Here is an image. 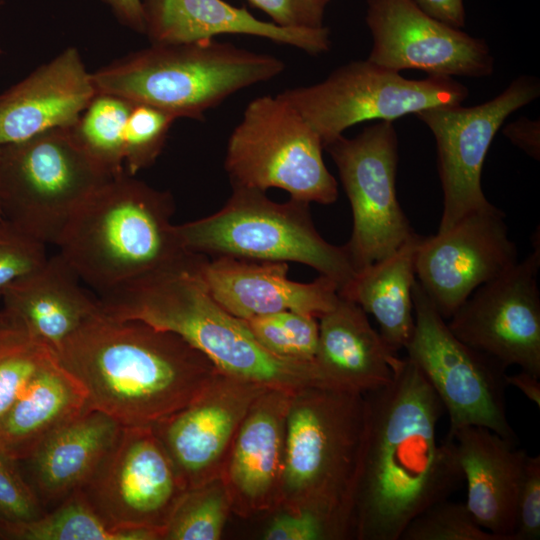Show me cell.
<instances>
[{
  "mask_svg": "<svg viewBox=\"0 0 540 540\" xmlns=\"http://www.w3.org/2000/svg\"><path fill=\"white\" fill-rule=\"evenodd\" d=\"M367 431L356 487L358 540H399L409 522L463 480L454 439L437 437L444 407L407 356L392 381L365 394Z\"/></svg>",
  "mask_w": 540,
  "mask_h": 540,
  "instance_id": "obj_1",
  "label": "cell"
},
{
  "mask_svg": "<svg viewBox=\"0 0 540 540\" xmlns=\"http://www.w3.org/2000/svg\"><path fill=\"white\" fill-rule=\"evenodd\" d=\"M87 391V410L154 426L196 399L219 370L175 333L102 311L54 350Z\"/></svg>",
  "mask_w": 540,
  "mask_h": 540,
  "instance_id": "obj_2",
  "label": "cell"
},
{
  "mask_svg": "<svg viewBox=\"0 0 540 540\" xmlns=\"http://www.w3.org/2000/svg\"><path fill=\"white\" fill-rule=\"evenodd\" d=\"M205 256L143 276L100 294L102 312L138 320L175 333L227 375L294 394L329 385L315 363L290 361L264 349L244 320L225 310L210 294L201 274Z\"/></svg>",
  "mask_w": 540,
  "mask_h": 540,
  "instance_id": "obj_3",
  "label": "cell"
},
{
  "mask_svg": "<svg viewBox=\"0 0 540 540\" xmlns=\"http://www.w3.org/2000/svg\"><path fill=\"white\" fill-rule=\"evenodd\" d=\"M174 201L129 174L103 183L74 212L56 246L99 295L190 258L171 221Z\"/></svg>",
  "mask_w": 540,
  "mask_h": 540,
  "instance_id": "obj_4",
  "label": "cell"
},
{
  "mask_svg": "<svg viewBox=\"0 0 540 540\" xmlns=\"http://www.w3.org/2000/svg\"><path fill=\"white\" fill-rule=\"evenodd\" d=\"M364 394L313 385L292 394L280 509H307L354 538L353 510L367 431Z\"/></svg>",
  "mask_w": 540,
  "mask_h": 540,
  "instance_id": "obj_5",
  "label": "cell"
},
{
  "mask_svg": "<svg viewBox=\"0 0 540 540\" xmlns=\"http://www.w3.org/2000/svg\"><path fill=\"white\" fill-rule=\"evenodd\" d=\"M277 57L215 39L151 44L91 73L96 93L201 120L231 95L280 75Z\"/></svg>",
  "mask_w": 540,
  "mask_h": 540,
  "instance_id": "obj_6",
  "label": "cell"
},
{
  "mask_svg": "<svg viewBox=\"0 0 540 540\" xmlns=\"http://www.w3.org/2000/svg\"><path fill=\"white\" fill-rule=\"evenodd\" d=\"M176 229L188 252L209 258L296 262L334 280L339 289L356 273L345 246L319 234L309 203L291 198L278 203L257 189L232 187L220 210Z\"/></svg>",
  "mask_w": 540,
  "mask_h": 540,
  "instance_id": "obj_7",
  "label": "cell"
},
{
  "mask_svg": "<svg viewBox=\"0 0 540 540\" xmlns=\"http://www.w3.org/2000/svg\"><path fill=\"white\" fill-rule=\"evenodd\" d=\"M111 178L81 148L71 127L2 145L0 215L56 245L74 212Z\"/></svg>",
  "mask_w": 540,
  "mask_h": 540,
  "instance_id": "obj_8",
  "label": "cell"
},
{
  "mask_svg": "<svg viewBox=\"0 0 540 540\" xmlns=\"http://www.w3.org/2000/svg\"><path fill=\"white\" fill-rule=\"evenodd\" d=\"M323 149L319 135L294 107L278 95H265L247 105L232 131L224 168L232 187L278 188L291 199L329 205L338 198V184Z\"/></svg>",
  "mask_w": 540,
  "mask_h": 540,
  "instance_id": "obj_9",
  "label": "cell"
},
{
  "mask_svg": "<svg viewBox=\"0 0 540 540\" xmlns=\"http://www.w3.org/2000/svg\"><path fill=\"white\" fill-rule=\"evenodd\" d=\"M469 91L453 77L407 79L368 59L349 62L309 86L277 95L294 107L323 146L365 121H390L440 105L462 104Z\"/></svg>",
  "mask_w": 540,
  "mask_h": 540,
  "instance_id": "obj_10",
  "label": "cell"
},
{
  "mask_svg": "<svg viewBox=\"0 0 540 540\" xmlns=\"http://www.w3.org/2000/svg\"><path fill=\"white\" fill-rule=\"evenodd\" d=\"M412 298L414 330L405 349L441 400L448 435L479 426L516 442L506 410V369L457 338L418 281Z\"/></svg>",
  "mask_w": 540,
  "mask_h": 540,
  "instance_id": "obj_11",
  "label": "cell"
},
{
  "mask_svg": "<svg viewBox=\"0 0 540 540\" xmlns=\"http://www.w3.org/2000/svg\"><path fill=\"white\" fill-rule=\"evenodd\" d=\"M350 202L353 227L344 245L355 269L390 255L415 232L396 195L398 137L390 121L341 135L324 146Z\"/></svg>",
  "mask_w": 540,
  "mask_h": 540,
  "instance_id": "obj_12",
  "label": "cell"
},
{
  "mask_svg": "<svg viewBox=\"0 0 540 540\" xmlns=\"http://www.w3.org/2000/svg\"><path fill=\"white\" fill-rule=\"evenodd\" d=\"M539 95L538 79L522 75L482 104L440 105L416 114L436 141L443 190L438 232L449 229L471 212L494 206L486 199L481 186L482 168L490 145L505 119Z\"/></svg>",
  "mask_w": 540,
  "mask_h": 540,
  "instance_id": "obj_13",
  "label": "cell"
},
{
  "mask_svg": "<svg viewBox=\"0 0 540 540\" xmlns=\"http://www.w3.org/2000/svg\"><path fill=\"white\" fill-rule=\"evenodd\" d=\"M81 491L110 524L163 534L187 491L152 426H122Z\"/></svg>",
  "mask_w": 540,
  "mask_h": 540,
  "instance_id": "obj_14",
  "label": "cell"
},
{
  "mask_svg": "<svg viewBox=\"0 0 540 540\" xmlns=\"http://www.w3.org/2000/svg\"><path fill=\"white\" fill-rule=\"evenodd\" d=\"M534 242L529 256L478 287L447 324L462 342L503 368L517 365L540 377V244Z\"/></svg>",
  "mask_w": 540,
  "mask_h": 540,
  "instance_id": "obj_15",
  "label": "cell"
},
{
  "mask_svg": "<svg viewBox=\"0 0 540 540\" xmlns=\"http://www.w3.org/2000/svg\"><path fill=\"white\" fill-rule=\"evenodd\" d=\"M372 35L368 60L400 72L482 78L494 71L487 43L433 18L412 0H366Z\"/></svg>",
  "mask_w": 540,
  "mask_h": 540,
  "instance_id": "obj_16",
  "label": "cell"
},
{
  "mask_svg": "<svg viewBox=\"0 0 540 540\" xmlns=\"http://www.w3.org/2000/svg\"><path fill=\"white\" fill-rule=\"evenodd\" d=\"M518 262L504 213L471 212L443 232L422 237L415 260L418 283L439 314L449 319L481 285Z\"/></svg>",
  "mask_w": 540,
  "mask_h": 540,
  "instance_id": "obj_17",
  "label": "cell"
},
{
  "mask_svg": "<svg viewBox=\"0 0 540 540\" xmlns=\"http://www.w3.org/2000/svg\"><path fill=\"white\" fill-rule=\"evenodd\" d=\"M266 389L219 371L196 399L152 426L186 490L220 477L243 419Z\"/></svg>",
  "mask_w": 540,
  "mask_h": 540,
  "instance_id": "obj_18",
  "label": "cell"
},
{
  "mask_svg": "<svg viewBox=\"0 0 540 540\" xmlns=\"http://www.w3.org/2000/svg\"><path fill=\"white\" fill-rule=\"evenodd\" d=\"M291 393L266 389L243 419L220 478L232 513L241 518L270 515L282 506L286 418Z\"/></svg>",
  "mask_w": 540,
  "mask_h": 540,
  "instance_id": "obj_19",
  "label": "cell"
},
{
  "mask_svg": "<svg viewBox=\"0 0 540 540\" xmlns=\"http://www.w3.org/2000/svg\"><path fill=\"white\" fill-rule=\"evenodd\" d=\"M199 270L212 297L242 320L281 311L319 319L339 298L334 280L319 275L308 283L293 281L286 262L205 256Z\"/></svg>",
  "mask_w": 540,
  "mask_h": 540,
  "instance_id": "obj_20",
  "label": "cell"
},
{
  "mask_svg": "<svg viewBox=\"0 0 540 540\" xmlns=\"http://www.w3.org/2000/svg\"><path fill=\"white\" fill-rule=\"evenodd\" d=\"M96 94L78 49H65L0 94V146L72 127Z\"/></svg>",
  "mask_w": 540,
  "mask_h": 540,
  "instance_id": "obj_21",
  "label": "cell"
},
{
  "mask_svg": "<svg viewBox=\"0 0 540 540\" xmlns=\"http://www.w3.org/2000/svg\"><path fill=\"white\" fill-rule=\"evenodd\" d=\"M144 34L151 44L189 43L222 34L249 35L289 45L310 55L331 47L327 27L287 28L256 18L224 0H142Z\"/></svg>",
  "mask_w": 540,
  "mask_h": 540,
  "instance_id": "obj_22",
  "label": "cell"
},
{
  "mask_svg": "<svg viewBox=\"0 0 540 540\" xmlns=\"http://www.w3.org/2000/svg\"><path fill=\"white\" fill-rule=\"evenodd\" d=\"M448 436L455 442L473 518L499 540H513L528 454L484 427L464 426Z\"/></svg>",
  "mask_w": 540,
  "mask_h": 540,
  "instance_id": "obj_23",
  "label": "cell"
},
{
  "mask_svg": "<svg viewBox=\"0 0 540 540\" xmlns=\"http://www.w3.org/2000/svg\"><path fill=\"white\" fill-rule=\"evenodd\" d=\"M318 325L314 363L328 384L365 395L392 381L401 358L371 326L359 305L339 294L336 305L319 318Z\"/></svg>",
  "mask_w": 540,
  "mask_h": 540,
  "instance_id": "obj_24",
  "label": "cell"
},
{
  "mask_svg": "<svg viewBox=\"0 0 540 540\" xmlns=\"http://www.w3.org/2000/svg\"><path fill=\"white\" fill-rule=\"evenodd\" d=\"M60 254L48 257L38 270L11 285L2 295L4 307L51 349L101 311L99 299Z\"/></svg>",
  "mask_w": 540,
  "mask_h": 540,
  "instance_id": "obj_25",
  "label": "cell"
},
{
  "mask_svg": "<svg viewBox=\"0 0 540 540\" xmlns=\"http://www.w3.org/2000/svg\"><path fill=\"white\" fill-rule=\"evenodd\" d=\"M121 429L109 415L85 410L55 430L28 458L39 498L61 502L84 486Z\"/></svg>",
  "mask_w": 540,
  "mask_h": 540,
  "instance_id": "obj_26",
  "label": "cell"
},
{
  "mask_svg": "<svg viewBox=\"0 0 540 540\" xmlns=\"http://www.w3.org/2000/svg\"><path fill=\"white\" fill-rule=\"evenodd\" d=\"M85 410V387L55 356L0 419V452L16 461L28 459L48 436Z\"/></svg>",
  "mask_w": 540,
  "mask_h": 540,
  "instance_id": "obj_27",
  "label": "cell"
},
{
  "mask_svg": "<svg viewBox=\"0 0 540 540\" xmlns=\"http://www.w3.org/2000/svg\"><path fill=\"white\" fill-rule=\"evenodd\" d=\"M422 236L412 234L390 255L357 271L339 294L371 314L394 352L405 349L414 330L412 290Z\"/></svg>",
  "mask_w": 540,
  "mask_h": 540,
  "instance_id": "obj_28",
  "label": "cell"
},
{
  "mask_svg": "<svg viewBox=\"0 0 540 540\" xmlns=\"http://www.w3.org/2000/svg\"><path fill=\"white\" fill-rule=\"evenodd\" d=\"M26 540H163L162 532L148 528H123L110 524L77 489L51 512L23 524L8 525Z\"/></svg>",
  "mask_w": 540,
  "mask_h": 540,
  "instance_id": "obj_29",
  "label": "cell"
},
{
  "mask_svg": "<svg viewBox=\"0 0 540 540\" xmlns=\"http://www.w3.org/2000/svg\"><path fill=\"white\" fill-rule=\"evenodd\" d=\"M132 105L122 97L97 93L71 127L85 153L111 177L126 173L124 137Z\"/></svg>",
  "mask_w": 540,
  "mask_h": 540,
  "instance_id": "obj_30",
  "label": "cell"
},
{
  "mask_svg": "<svg viewBox=\"0 0 540 540\" xmlns=\"http://www.w3.org/2000/svg\"><path fill=\"white\" fill-rule=\"evenodd\" d=\"M54 351L16 315L0 311V419Z\"/></svg>",
  "mask_w": 540,
  "mask_h": 540,
  "instance_id": "obj_31",
  "label": "cell"
},
{
  "mask_svg": "<svg viewBox=\"0 0 540 540\" xmlns=\"http://www.w3.org/2000/svg\"><path fill=\"white\" fill-rule=\"evenodd\" d=\"M232 513L220 477L187 490L165 528L164 540H218Z\"/></svg>",
  "mask_w": 540,
  "mask_h": 540,
  "instance_id": "obj_32",
  "label": "cell"
},
{
  "mask_svg": "<svg viewBox=\"0 0 540 540\" xmlns=\"http://www.w3.org/2000/svg\"><path fill=\"white\" fill-rule=\"evenodd\" d=\"M258 343L282 359L314 363L319 337L317 319L281 311L244 320Z\"/></svg>",
  "mask_w": 540,
  "mask_h": 540,
  "instance_id": "obj_33",
  "label": "cell"
},
{
  "mask_svg": "<svg viewBox=\"0 0 540 540\" xmlns=\"http://www.w3.org/2000/svg\"><path fill=\"white\" fill-rule=\"evenodd\" d=\"M175 120L158 108L133 102L124 137V167L127 174L134 176L155 163Z\"/></svg>",
  "mask_w": 540,
  "mask_h": 540,
  "instance_id": "obj_34",
  "label": "cell"
},
{
  "mask_svg": "<svg viewBox=\"0 0 540 540\" xmlns=\"http://www.w3.org/2000/svg\"><path fill=\"white\" fill-rule=\"evenodd\" d=\"M401 540H499L473 518L466 503L441 500L414 517Z\"/></svg>",
  "mask_w": 540,
  "mask_h": 540,
  "instance_id": "obj_35",
  "label": "cell"
},
{
  "mask_svg": "<svg viewBox=\"0 0 540 540\" xmlns=\"http://www.w3.org/2000/svg\"><path fill=\"white\" fill-rule=\"evenodd\" d=\"M46 244L0 219V296L47 261Z\"/></svg>",
  "mask_w": 540,
  "mask_h": 540,
  "instance_id": "obj_36",
  "label": "cell"
},
{
  "mask_svg": "<svg viewBox=\"0 0 540 540\" xmlns=\"http://www.w3.org/2000/svg\"><path fill=\"white\" fill-rule=\"evenodd\" d=\"M16 463L0 452V517L8 525L28 523L44 514L39 496L24 480Z\"/></svg>",
  "mask_w": 540,
  "mask_h": 540,
  "instance_id": "obj_37",
  "label": "cell"
},
{
  "mask_svg": "<svg viewBox=\"0 0 540 540\" xmlns=\"http://www.w3.org/2000/svg\"><path fill=\"white\" fill-rule=\"evenodd\" d=\"M267 525L265 540H341L340 531L325 517L307 509L274 512Z\"/></svg>",
  "mask_w": 540,
  "mask_h": 540,
  "instance_id": "obj_38",
  "label": "cell"
},
{
  "mask_svg": "<svg viewBox=\"0 0 540 540\" xmlns=\"http://www.w3.org/2000/svg\"><path fill=\"white\" fill-rule=\"evenodd\" d=\"M540 538V456L527 455L517 499L513 540Z\"/></svg>",
  "mask_w": 540,
  "mask_h": 540,
  "instance_id": "obj_39",
  "label": "cell"
},
{
  "mask_svg": "<svg viewBox=\"0 0 540 540\" xmlns=\"http://www.w3.org/2000/svg\"><path fill=\"white\" fill-rule=\"evenodd\" d=\"M262 10L271 22L297 29L323 27L326 5L324 0H247Z\"/></svg>",
  "mask_w": 540,
  "mask_h": 540,
  "instance_id": "obj_40",
  "label": "cell"
},
{
  "mask_svg": "<svg viewBox=\"0 0 540 540\" xmlns=\"http://www.w3.org/2000/svg\"><path fill=\"white\" fill-rule=\"evenodd\" d=\"M503 134L519 149L530 157L540 158V122L521 117L509 123L503 129Z\"/></svg>",
  "mask_w": 540,
  "mask_h": 540,
  "instance_id": "obj_41",
  "label": "cell"
},
{
  "mask_svg": "<svg viewBox=\"0 0 540 540\" xmlns=\"http://www.w3.org/2000/svg\"><path fill=\"white\" fill-rule=\"evenodd\" d=\"M420 9L433 18L450 26L462 29L466 16L463 0H412Z\"/></svg>",
  "mask_w": 540,
  "mask_h": 540,
  "instance_id": "obj_42",
  "label": "cell"
},
{
  "mask_svg": "<svg viewBox=\"0 0 540 540\" xmlns=\"http://www.w3.org/2000/svg\"><path fill=\"white\" fill-rule=\"evenodd\" d=\"M117 20L124 26L144 34V14L142 0H104Z\"/></svg>",
  "mask_w": 540,
  "mask_h": 540,
  "instance_id": "obj_43",
  "label": "cell"
},
{
  "mask_svg": "<svg viewBox=\"0 0 540 540\" xmlns=\"http://www.w3.org/2000/svg\"><path fill=\"white\" fill-rule=\"evenodd\" d=\"M540 377L525 370L513 375H506V384L514 386L537 407L540 406Z\"/></svg>",
  "mask_w": 540,
  "mask_h": 540,
  "instance_id": "obj_44",
  "label": "cell"
},
{
  "mask_svg": "<svg viewBox=\"0 0 540 540\" xmlns=\"http://www.w3.org/2000/svg\"><path fill=\"white\" fill-rule=\"evenodd\" d=\"M324 1H326L327 3H329V1H331V0H324Z\"/></svg>",
  "mask_w": 540,
  "mask_h": 540,
  "instance_id": "obj_45",
  "label": "cell"
},
{
  "mask_svg": "<svg viewBox=\"0 0 540 540\" xmlns=\"http://www.w3.org/2000/svg\"><path fill=\"white\" fill-rule=\"evenodd\" d=\"M1 54H2V50H1V48H0V55H1Z\"/></svg>",
  "mask_w": 540,
  "mask_h": 540,
  "instance_id": "obj_46",
  "label": "cell"
},
{
  "mask_svg": "<svg viewBox=\"0 0 540 540\" xmlns=\"http://www.w3.org/2000/svg\"><path fill=\"white\" fill-rule=\"evenodd\" d=\"M0 219H3V218L0 216Z\"/></svg>",
  "mask_w": 540,
  "mask_h": 540,
  "instance_id": "obj_47",
  "label": "cell"
},
{
  "mask_svg": "<svg viewBox=\"0 0 540 540\" xmlns=\"http://www.w3.org/2000/svg\"><path fill=\"white\" fill-rule=\"evenodd\" d=\"M0 150H1V146H0ZM1 216V215H0Z\"/></svg>",
  "mask_w": 540,
  "mask_h": 540,
  "instance_id": "obj_48",
  "label": "cell"
}]
</instances>
